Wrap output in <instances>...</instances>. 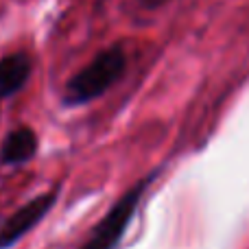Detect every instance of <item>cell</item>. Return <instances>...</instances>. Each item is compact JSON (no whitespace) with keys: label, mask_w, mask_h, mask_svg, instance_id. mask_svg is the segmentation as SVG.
Here are the masks:
<instances>
[{"label":"cell","mask_w":249,"mask_h":249,"mask_svg":"<svg viewBox=\"0 0 249 249\" xmlns=\"http://www.w3.org/2000/svg\"><path fill=\"white\" fill-rule=\"evenodd\" d=\"M127 68V57L121 46L99 53L83 70H79L66 86V105H83L103 96Z\"/></svg>","instance_id":"obj_1"},{"label":"cell","mask_w":249,"mask_h":249,"mask_svg":"<svg viewBox=\"0 0 249 249\" xmlns=\"http://www.w3.org/2000/svg\"><path fill=\"white\" fill-rule=\"evenodd\" d=\"M146 186H149V179H142V181H138L129 193H124L116 201V206L92 230L90 238L79 249H114L116 247L118 241L123 238L124 230H127L129 221H131L133 212H136L138 203H140V197L146 190Z\"/></svg>","instance_id":"obj_2"},{"label":"cell","mask_w":249,"mask_h":249,"mask_svg":"<svg viewBox=\"0 0 249 249\" xmlns=\"http://www.w3.org/2000/svg\"><path fill=\"white\" fill-rule=\"evenodd\" d=\"M57 195H59V188L42 193L37 197L29 199L26 203H22L13 214H9L4 219V223L0 225V249H9L18 241H22L24 234H29L48 214V210L55 206Z\"/></svg>","instance_id":"obj_3"},{"label":"cell","mask_w":249,"mask_h":249,"mask_svg":"<svg viewBox=\"0 0 249 249\" xmlns=\"http://www.w3.org/2000/svg\"><path fill=\"white\" fill-rule=\"evenodd\" d=\"M37 133L26 124L13 127L11 131L4 136L2 144H0V164L2 166H20L26 164L29 160L35 158L37 153Z\"/></svg>","instance_id":"obj_4"},{"label":"cell","mask_w":249,"mask_h":249,"mask_svg":"<svg viewBox=\"0 0 249 249\" xmlns=\"http://www.w3.org/2000/svg\"><path fill=\"white\" fill-rule=\"evenodd\" d=\"M33 61L26 53H11L0 59V101L18 94L29 83Z\"/></svg>","instance_id":"obj_5"}]
</instances>
